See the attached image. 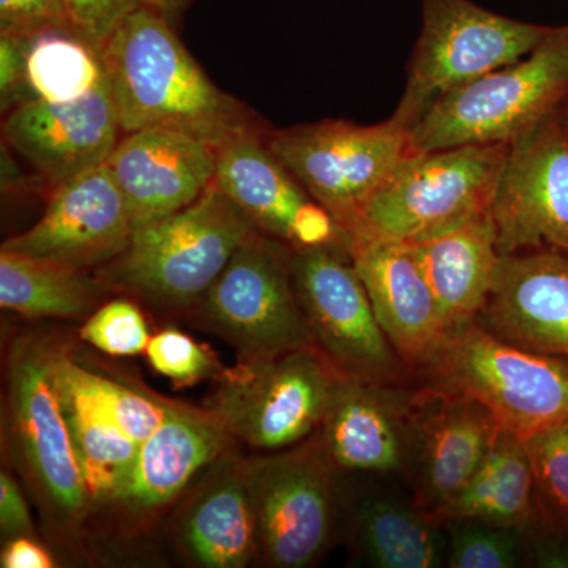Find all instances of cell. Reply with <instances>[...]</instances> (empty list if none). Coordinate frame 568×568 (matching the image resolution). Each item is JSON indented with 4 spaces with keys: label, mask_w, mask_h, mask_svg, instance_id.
Listing matches in <instances>:
<instances>
[{
    "label": "cell",
    "mask_w": 568,
    "mask_h": 568,
    "mask_svg": "<svg viewBox=\"0 0 568 568\" xmlns=\"http://www.w3.org/2000/svg\"><path fill=\"white\" fill-rule=\"evenodd\" d=\"M78 31L102 48L138 0H62Z\"/></svg>",
    "instance_id": "d590c367"
},
{
    "label": "cell",
    "mask_w": 568,
    "mask_h": 568,
    "mask_svg": "<svg viewBox=\"0 0 568 568\" xmlns=\"http://www.w3.org/2000/svg\"><path fill=\"white\" fill-rule=\"evenodd\" d=\"M349 254L377 323L403 364L416 376L432 362L448 335L413 248L377 242L355 245Z\"/></svg>",
    "instance_id": "ffe728a7"
},
{
    "label": "cell",
    "mask_w": 568,
    "mask_h": 568,
    "mask_svg": "<svg viewBox=\"0 0 568 568\" xmlns=\"http://www.w3.org/2000/svg\"><path fill=\"white\" fill-rule=\"evenodd\" d=\"M192 0H138L140 6L149 7V9L159 11L164 17L170 18L178 14L179 11L185 9Z\"/></svg>",
    "instance_id": "ab89813d"
},
{
    "label": "cell",
    "mask_w": 568,
    "mask_h": 568,
    "mask_svg": "<svg viewBox=\"0 0 568 568\" xmlns=\"http://www.w3.org/2000/svg\"><path fill=\"white\" fill-rule=\"evenodd\" d=\"M31 36L0 31V108L3 114L26 102Z\"/></svg>",
    "instance_id": "8d00e7d4"
},
{
    "label": "cell",
    "mask_w": 568,
    "mask_h": 568,
    "mask_svg": "<svg viewBox=\"0 0 568 568\" xmlns=\"http://www.w3.org/2000/svg\"><path fill=\"white\" fill-rule=\"evenodd\" d=\"M132 234L129 207L104 163L55 185L39 222L2 248L88 271L119 260Z\"/></svg>",
    "instance_id": "9a60e30c"
},
{
    "label": "cell",
    "mask_w": 568,
    "mask_h": 568,
    "mask_svg": "<svg viewBox=\"0 0 568 568\" xmlns=\"http://www.w3.org/2000/svg\"><path fill=\"white\" fill-rule=\"evenodd\" d=\"M552 28L511 20L473 0H422V31L392 119L407 132L448 93L521 61Z\"/></svg>",
    "instance_id": "5b68a950"
},
{
    "label": "cell",
    "mask_w": 568,
    "mask_h": 568,
    "mask_svg": "<svg viewBox=\"0 0 568 568\" xmlns=\"http://www.w3.org/2000/svg\"><path fill=\"white\" fill-rule=\"evenodd\" d=\"M97 297L85 271L28 254L0 252V306L26 317H77Z\"/></svg>",
    "instance_id": "83f0119b"
},
{
    "label": "cell",
    "mask_w": 568,
    "mask_h": 568,
    "mask_svg": "<svg viewBox=\"0 0 568 568\" xmlns=\"http://www.w3.org/2000/svg\"><path fill=\"white\" fill-rule=\"evenodd\" d=\"M491 219L500 256L568 254V114L552 112L510 142Z\"/></svg>",
    "instance_id": "7c38bea8"
},
{
    "label": "cell",
    "mask_w": 568,
    "mask_h": 568,
    "mask_svg": "<svg viewBox=\"0 0 568 568\" xmlns=\"http://www.w3.org/2000/svg\"><path fill=\"white\" fill-rule=\"evenodd\" d=\"M477 323L511 345L568 361V254L500 257Z\"/></svg>",
    "instance_id": "d6986e66"
},
{
    "label": "cell",
    "mask_w": 568,
    "mask_h": 568,
    "mask_svg": "<svg viewBox=\"0 0 568 568\" xmlns=\"http://www.w3.org/2000/svg\"><path fill=\"white\" fill-rule=\"evenodd\" d=\"M3 568H51L54 559L47 548L37 544L32 537L11 538L7 541L0 556Z\"/></svg>",
    "instance_id": "f35d334b"
},
{
    "label": "cell",
    "mask_w": 568,
    "mask_h": 568,
    "mask_svg": "<svg viewBox=\"0 0 568 568\" xmlns=\"http://www.w3.org/2000/svg\"><path fill=\"white\" fill-rule=\"evenodd\" d=\"M0 529L7 541L32 537L33 523L20 487L7 473L0 476Z\"/></svg>",
    "instance_id": "74e56055"
},
{
    "label": "cell",
    "mask_w": 568,
    "mask_h": 568,
    "mask_svg": "<svg viewBox=\"0 0 568 568\" xmlns=\"http://www.w3.org/2000/svg\"><path fill=\"white\" fill-rule=\"evenodd\" d=\"M253 231L245 213L212 183L189 207L134 227L112 275L160 304H192L211 290Z\"/></svg>",
    "instance_id": "8992f818"
},
{
    "label": "cell",
    "mask_w": 568,
    "mask_h": 568,
    "mask_svg": "<svg viewBox=\"0 0 568 568\" xmlns=\"http://www.w3.org/2000/svg\"><path fill=\"white\" fill-rule=\"evenodd\" d=\"M342 373L317 346L246 362L224 375L209 413L252 447H293L320 429Z\"/></svg>",
    "instance_id": "ba28073f"
},
{
    "label": "cell",
    "mask_w": 568,
    "mask_h": 568,
    "mask_svg": "<svg viewBox=\"0 0 568 568\" xmlns=\"http://www.w3.org/2000/svg\"><path fill=\"white\" fill-rule=\"evenodd\" d=\"M568 102V24L523 58L448 93L410 130L414 152L511 142Z\"/></svg>",
    "instance_id": "3957f363"
},
{
    "label": "cell",
    "mask_w": 568,
    "mask_h": 568,
    "mask_svg": "<svg viewBox=\"0 0 568 568\" xmlns=\"http://www.w3.org/2000/svg\"><path fill=\"white\" fill-rule=\"evenodd\" d=\"M446 567L517 568L529 566L528 530L474 519L447 523Z\"/></svg>",
    "instance_id": "4dcf8cb0"
},
{
    "label": "cell",
    "mask_w": 568,
    "mask_h": 568,
    "mask_svg": "<svg viewBox=\"0 0 568 568\" xmlns=\"http://www.w3.org/2000/svg\"><path fill=\"white\" fill-rule=\"evenodd\" d=\"M414 399L417 426L410 499L433 515L466 487L500 426L487 406L457 392L414 383Z\"/></svg>",
    "instance_id": "2e32d148"
},
{
    "label": "cell",
    "mask_w": 568,
    "mask_h": 568,
    "mask_svg": "<svg viewBox=\"0 0 568 568\" xmlns=\"http://www.w3.org/2000/svg\"><path fill=\"white\" fill-rule=\"evenodd\" d=\"M432 517L443 526L474 519L528 530L537 518V493L526 440L500 428L466 487Z\"/></svg>",
    "instance_id": "cb8c5ba5"
},
{
    "label": "cell",
    "mask_w": 568,
    "mask_h": 568,
    "mask_svg": "<svg viewBox=\"0 0 568 568\" xmlns=\"http://www.w3.org/2000/svg\"><path fill=\"white\" fill-rule=\"evenodd\" d=\"M102 55L122 133L173 130L222 148L254 129L244 104L209 80L159 11H130Z\"/></svg>",
    "instance_id": "6da1fadb"
},
{
    "label": "cell",
    "mask_w": 568,
    "mask_h": 568,
    "mask_svg": "<svg viewBox=\"0 0 568 568\" xmlns=\"http://www.w3.org/2000/svg\"><path fill=\"white\" fill-rule=\"evenodd\" d=\"M227 436L211 413L168 405L162 424L138 448L121 503L136 510L170 503L204 466L219 458Z\"/></svg>",
    "instance_id": "7402d4cb"
},
{
    "label": "cell",
    "mask_w": 568,
    "mask_h": 568,
    "mask_svg": "<svg viewBox=\"0 0 568 568\" xmlns=\"http://www.w3.org/2000/svg\"><path fill=\"white\" fill-rule=\"evenodd\" d=\"M55 353L39 343L14 346L10 357V406L26 465L44 496L69 519L84 517L91 497L54 379Z\"/></svg>",
    "instance_id": "4fadbf2b"
},
{
    "label": "cell",
    "mask_w": 568,
    "mask_h": 568,
    "mask_svg": "<svg viewBox=\"0 0 568 568\" xmlns=\"http://www.w3.org/2000/svg\"><path fill=\"white\" fill-rule=\"evenodd\" d=\"M58 365L138 444L144 443L166 416L168 403L156 402L141 392L89 372L65 355H58Z\"/></svg>",
    "instance_id": "1f68e13d"
},
{
    "label": "cell",
    "mask_w": 568,
    "mask_h": 568,
    "mask_svg": "<svg viewBox=\"0 0 568 568\" xmlns=\"http://www.w3.org/2000/svg\"><path fill=\"white\" fill-rule=\"evenodd\" d=\"M0 31L81 33L62 0H0Z\"/></svg>",
    "instance_id": "e575fe53"
},
{
    "label": "cell",
    "mask_w": 568,
    "mask_h": 568,
    "mask_svg": "<svg viewBox=\"0 0 568 568\" xmlns=\"http://www.w3.org/2000/svg\"><path fill=\"white\" fill-rule=\"evenodd\" d=\"M81 338L104 354L129 357L145 351L151 334L136 305L126 301H112L85 321Z\"/></svg>",
    "instance_id": "d6a6232c"
},
{
    "label": "cell",
    "mask_w": 568,
    "mask_h": 568,
    "mask_svg": "<svg viewBox=\"0 0 568 568\" xmlns=\"http://www.w3.org/2000/svg\"><path fill=\"white\" fill-rule=\"evenodd\" d=\"M291 257V246L253 231L204 295L205 315L246 362L316 346L295 294Z\"/></svg>",
    "instance_id": "9c48e42d"
},
{
    "label": "cell",
    "mask_w": 568,
    "mask_h": 568,
    "mask_svg": "<svg viewBox=\"0 0 568 568\" xmlns=\"http://www.w3.org/2000/svg\"><path fill=\"white\" fill-rule=\"evenodd\" d=\"M335 469L320 433L284 454L244 467L257 545L268 566L306 567L327 547Z\"/></svg>",
    "instance_id": "8fae6325"
},
{
    "label": "cell",
    "mask_w": 568,
    "mask_h": 568,
    "mask_svg": "<svg viewBox=\"0 0 568 568\" xmlns=\"http://www.w3.org/2000/svg\"><path fill=\"white\" fill-rule=\"evenodd\" d=\"M291 264L295 294L315 345L339 372L373 383H413V373L377 323L347 250H293Z\"/></svg>",
    "instance_id": "30bf717a"
},
{
    "label": "cell",
    "mask_w": 568,
    "mask_h": 568,
    "mask_svg": "<svg viewBox=\"0 0 568 568\" xmlns=\"http://www.w3.org/2000/svg\"><path fill=\"white\" fill-rule=\"evenodd\" d=\"M536 476L537 518L529 529L568 540V418L526 440Z\"/></svg>",
    "instance_id": "f546056e"
},
{
    "label": "cell",
    "mask_w": 568,
    "mask_h": 568,
    "mask_svg": "<svg viewBox=\"0 0 568 568\" xmlns=\"http://www.w3.org/2000/svg\"><path fill=\"white\" fill-rule=\"evenodd\" d=\"M354 551L376 568L446 567L447 530L414 500L364 497L353 517Z\"/></svg>",
    "instance_id": "d4e9b609"
},
{
    "label": "cell",
    "mask_w": 568,
    "mask_h": 568,
    "mask_svg": "<svg viewBox=\"0 0 568 568\" xmlns=\"http://www.w3.org/2000/svg\"><path fill=\"white\" fill-rule=\"evenodd\" d=\"M183 544L204 567L239 568L252 560L260 545L244 467L216 481L194 504L183 528Z\"/></svg>",
    "instance_id": "4316f807"
},
{
    "label": "cell",
    "mask_w": 568,
    "mask_h": 568,
    "mask_svg": "<svg viewBox=\"0 0 568 568\" xmlns=\"http://www.w3.org/2000/svg\"><path fill=\"white\" fill-rule=\"evenodd\" d=\"M510 142L407 156L347 230L355 245H414L491 211Z\"/></svg>",
    "instance_id": "7a4b0ae2"
},
{
    "label": "cell",
    "mask_w": 568,
    "mask_h": 568,
    "mask_svg": "<svg viewBox=\"0 0 568 568\" xmlns=\"http://www.w3.org/2000/svg\"><path fill=\"white\" fill-rule=\"evenodd\" d=\"M566 111H567V114H568V102H567V104H566Z\"/></svg>",
    "instance_id": "60d3db41"
},
{
    "label": "cell",
    "mask_w": 568,
    "mask_h": 568,
    "mask_svg": "<svg viewBox=\"0 0 568 568\" xmlns=\"http://www.w3.org/2000/svg\"><path fill=\"white\" fill-rule=\"evenodd\" d=\"M213 183L260 233L293 250L302 226L321 205L272 152L256 126L219 148Z\"/></svg>",
    "instance_id": "44dd1931"
},
{
    "label": "cell",
    "mask_w": 568,
    "mask_h": 568,
    "mask_svg": "<svg viewBox=\"0 0 568 568\" xmlns=\"http://www.w3.org/2000/svg\"><path fill=\"white\" fill-rule=\"evenodd\" d=\"M121 132L108 80L70 102L22 103L2 123L3 142L54 185L106 163Z\"/></svg>",
    "instance_id": "e0dca14e"
},
{
    "label": "cell",
    "mask_w": 568,
    "mask_h": 568,
    "mask_svg": "<svg viewBox=\"0 0 568 568\" xmlns=\"http://www.w3.org/2000/svg\"><path fill=\"white\" fill-rule=\"evenodd\" d=\"M414 381L373 383L342 373L320 433L335 467L410 477L416 454Z\"/></svg>",
    "instance_id": "5bb4252c"
},
{
    "label": "cell",
    "mask_w": 568,
    "mask_h": 568,
    "mask_svg": "<svg viewBox=\"0 0 568 568\" xmlns=\"http://www.w3.org/2000/svg\"><path fill=\"white\" fill-rule=\"evenodd\" d=\"M106 80L102 48L81 33L43 32L29 39L26 102H70Z\"/></svg>",
    "instance_id": "f1b7e54d"
},
{
    "label": "cell",
    "mask_w": 568,
    "mask_h": 568,
    "mask_svg": "<svg viewBox=\"0 0 568 568\" xmlns=\"http://www.w3.org/2000/svg\"><path fill=\"white\" fill-rule=\"evenodd\" d=\"M414 383L477 399L525 440L568 418V361L511 345L478 323L447 336Z\"/></svg>",
    "instance_id": "277c9868"
},
{
    "label": "cell",
    "mask_w": 568,
    "mask_h": 568,
    "mask_svg": "<svg viewBox=\"0 0 568 568\" xmlns=\"http://www.w3.org/2000/svg\"><path fill=\"white\" fill-rule=\"evenodd\" d=\"M409 246L439 305L447 335L477 323L503 257L491 213Z\"/></svg>",
    "instance_id": "603a6c76"
},
{
    "label": "cell",
    "mask_w": 568,
    "mask_h": 568,
    "mask_svg": "<svg viewBox=\"0 0 568 568\" xmlns=\"http://www.w3.org/2000/svg\"><path fill=\"white\" fill-rule=\"evenodd\" d=\"M219 148L173 130L125 133L106 160L133 230L189 207L213 183Z\"/></svg>",
    "instance_id": "ac0fdd59"
},
{
    "label": "cell",
    "mask_w": 568,
    "mask_h": 568,
    "mask_svg": "<svg viewBox=\"0 0 568 568\" xmlns=\"http://www.w3.org/2000/svg\"><path fill=\"white\" fill-rule=\"evenodd\" d=\"M54 379L91 503L121 500L140 444L81 390L54 361Z\"/></svg>",
    "instance_id": "484cf974"
},
{
    "label": "cell",
    "mask_w": 568,
    "mask_h": 568,
    "mask_svg": "<svg viewBox=\"0 0 568 568\" xmlns=\"http://www.w3.org/2000/svg\"><path fill=\"white\" fill-rule=\"evenodd\" d=\"M265 140L345 234L407 156L416 153L410 133L392 118L377 125L328 119L276 130Z\"/></svg>",
    "instance_id": "52a82bcc"
},
{
    "label": "cell",
    "mask_w": 568,
    "mask_h": 568,
    "mask_svg": "<svg viewBox=\"0 0 568 568\" xmlns=\"http://www.w3.org/2000/svg\"><path fill=\"white\" fill-rule=\"evenodd\" d=\"M145 355L159 375L168 377L178 386L197 383L211 376L215 369V362L207 351L174 328L151 336Z\"/></svg>",
    "instance_id": "836d02e7"
}]
</instances>
